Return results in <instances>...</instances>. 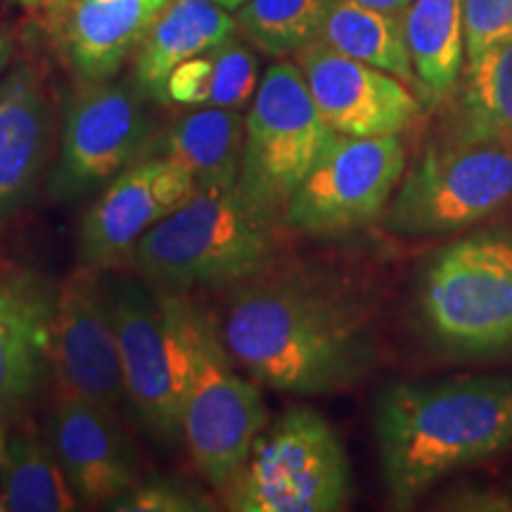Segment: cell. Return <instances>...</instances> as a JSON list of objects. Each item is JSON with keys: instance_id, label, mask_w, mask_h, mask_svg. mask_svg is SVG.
Instances as JSON below:
<instances>
[{"instance_id": "10", "label": "cell", "mask_w": 512, "mask_h": 512, "mask_svg": "<svg viewBox=\"0 0 512 512\" xmlns=\"http://www.w3.org/2000/svg\"><path fill=\"white\" fill-rule=\"evenodd\" d=\"M403 174L406 147L399 136L332 133L309 176L285 204V226L311 238L356 233L382 219Z\"/></svg>"}, {"instance_id": "5", "label": "cell", "mask_w": 512, "mask_h": 512, "mask_svg": "<svg viewBox=\"0 0 512 512\" xmlns=\"http://www.w3.org/2000/svg\"><path fill=\"white\" fill-rule=\"evenodd\" d=\"M418 302L427 332L451 356L512 354V235L484 230L439 249Z\"/></svg>"}, {"instance_id": "1", "label": "cell", "mask_w": 512, "mask_h": 512, "mask_svg": "<svg viewBox=\"0 0 512 512\" xmlns=\"http://www.w3.org/2000/svg\"><path fill=\"white\" fill-rule=\"evenodd\" d=\"M223 294L216 323L233 361L254 382L320 396L356 387L373 370L370 316L342 287L278 261Z\"/></svg>"}, {"instance_id": "31", "label": "cell", "mask_w": 512, "mask_h": 512, "mask_svg": "<svg viewBox=\"0 0 512 512\" xmlns=\"http://www.w3.org/2000/svg\"><path fill=\"white\" fill-rule=\"evenodd\" d=\"M216 5H221L223 10H240L247 0H214Z\"/></svg>"}, {"instance_id": "30", "label": "cell", "mask_w": 512, "mask_h": 512, "mask_svg": "<svg viewBox=\"0 0 512 512\" xmlns=\"http://www.w3.org/2000/svg\"><path fill=\"white\" fill-rule=\"evenodd\" d=\"M10 57H12V43L5 36H0V72L8 67Z\"/></svg>"}, {"instance_id": "32", "label": "cell", "mask_w": 512, "mask_h": 512, "mask_svg": "<svg viewBox=\"0 0 512 512\" xmlns=\"http://www.w3.org/2000/svg\"><path fill=\"white\" fill-rule=\"evenodd\" d=\"M12 3H19V5H24V8L38 10L43 5V0H12Z\"/></svg>"}, {"instance_id": "7", "label": "cell", "mask_w": 512, "mask_h": 512, "mask_svg": "<svg viewBox=\"0 0 512 512\" xmlns=\"http://www.w3.org/2000/svg\"><path fill=\"white\" fill-rule=\"evenodd\" d=\"M512 204V147L501 140H448L427 147L403 174L382 214L401 238H430L472 228Z\"/></svg>"}, {"instance_id": "11", "label": "cell", "mask_w": 512, "mask_h": 512, "mask_svg": "<svg viewBox=\"0 0 512 512\" xmlns=\"http://www.w3.org/2000/svg\"><path fill=\"white\" fill-rule=\"evenodd\" d=\"M152 131L136 81H83L64 107L50 195L57 202H79L91 195L145 157Z\"/></svg>"}, {"instance_id": "17", "label": "cell", "mask_w": 512, "mask_h": 512, "mask_svg": "<svg viewBox=\"0 0 512 512\" xmlns=\"http://www.w3.org/2000/svg\"><path fill=\"white\" fill-rule=\"evenodd\" d=\"M169 0H43V27L81 81H107L136 53Z\"/></svg>"}, {"instance_id": "14", "label": "cell", "mask_w": 512, "mask_h": 512, "mask_svg": "<svg viewBox=\"0 0 512 512\" xmlns=\"http://www.w3.org/2000/svg\"><path fill=\"white\" fill-rule=\"evenodd\" d=\"M320 117L335 133L354 138L399 136L418 117L420 102L408 83L337 53L325 43H311L297 53Z\"/></svg>"}, {"instance_id": "4", "label": "cell", "mask_w": 512, "mask_h": 512, "mask_svg": "<svg viewBox=\"0 0 512 512\" xmlns=\"http://www.w3.org/2000/svg\"><path fill=\"white\" fill-rule=\"evenodd\" d=\"M117 332L126 401L140 425L166 444L183 439L192 366V299L128 275L105 280Z\"/></svg>"}, {"instance_id": "20", "label": "cell", "mask_w": 512, "mask_h": 512, "mask_svg": "<svg viewBox=\"0 0 512 512\" xmlns=\"http://www.w3.org/2000/svg\"><path fill=\"white\" fill-rule=\"evenodd\" d=\"M157 147L162 157L188 171L195 190L235 188L245 150V117L240 110L195 107L169 126Z\"/></svg>"}, {"instance_id": "6", "label": "cell", "mask_w": 512, "mask_h": 512, "mask_svg": "<svg viewBox=\"0 0 512 512\" xmlns=\"http://www.w3.org/2000/svg\"><path fill=\"white\" fill-rule=\"evenodd\" d=\"M223 494L235 512L342 510L351 496L347 451L323 415L292 406L256 437Z\"/></svg>"}, {"instance_id": "15", "label": "cell", "mask_w": 512, "mask_h": 512, "mask_svg": "<svg viewBox=\"0 0 512 512\" xmlns=\"http://www.w3.org/2000/svg\"><path fill=\"white\" fill-rule=\"evenodd\" d=\"M46 439L81 503L107 508L140 482L136 451L114 408L62 394L48 418Z\"/></svg>"}, {"instance_id": "13", "label": "cell", "mask_w": 512, "mask_h": 512, "mask_svg": "<svg viewBox=\"0 0 512 512\" xmlns=\"http://www.w3.org/2000/svg\"><path fill=\"white\" fill-rule=\"evenodd\" d=\"M50 370L62 394L107 408L126 401L119 342L100 271L81 266L57 287Z\"/></svg>"}, {"instance_id": "19", "label": "cell", "mask_w": 512, "mask_h": 512, "mask_svg": "<svg viewBox=\"0 0 512 512\" xmlns=\"http://www.w3.org/2000/svg\"><path fill=\"white\" fill-rule=\"evenodd\" d=\"M235 22L214 0H169L140 43L133 81L145 98L166 102V81L178 64L233 36Z\"/></svg>"}, {"instance_id": "2", "label": "cell", "mask_w": 512, "mask_h": 512, "mask_svg": "<svg viewBox=\"0 0 512 512\" xmlns=\"http://www.w3.org/2000/svg\"><path fill=\"white\" fill-rule=\"evenodd\" d=\"M373 427L389 501L408 508L439 479L510 451L512 380L389 384Z\"/></svg>"}, {"instance_id": "22", "label": "cell", "mask_w": 512, "mask_h": 512, "mask_svg": "<svg viewBox=\"0 0 512 512\" xmlns=\"http://www.w3.org/2000/svg\"><path fill=\"white\" fill-rule=\"evenodd\" d=\"M448 140L512 138V38L467 60L451 114L444 126Z\"/></svg>"}, {"instance_id": "18", "label": "cell", "mask_w": 512, "mask_h": 512, "mask_svg": "<svg viewBox=\"0 0 512 512\" xmlns=\"http://www.w3.org/2000/svg\"><path fill=\"white\" fill-rule=\"evenodd\" d=\"M50 152V102L41 76L24 64L0 83V216L34 192Z\"/></svg>"}, {"instance_id": "29", "label": "cell", "mask_w": 512, "mask_h": 512, "mask_svg": "<svg viewBox=\"0 0 512 512\" xmlns=\"http://www.w3.org/2000/svg\"><path fill=\"white\" fill-rule=\"evenodd\" d=\"M356 3L368 5V8H375L382 12H392V15H406L413 0H356Z\"/></svg>"}, {"instance_id": "9", "label": "cell", "mask_w": 512, "mask_h": 512, "mask_svg": "<svg viewBox=\"0 0 512 512\" xmlns=\"http://www.w3.org/2000/svg\"><path fill=\"white\" fill-rule=\"evenodd\" d=\"M332 133L299 64H271L245 117L238 188L254 202L283 214Z\"/></svg>"}, {"instance_id": "25", "label": "cell", "mask_w": 512, "mask_h": 512, "mask_svg": "<svg viewBox=\"0 0 512 512\" xmlns=\"http://www.w3.org/2000/svg\"><path fill=\"white\" fill-rule=\"evenodd\" d=\"M0 496L5 510L12 512H67L76 510L79 501L48 439H41L29 425L5 434Z\"/></svg>"}, {"instance_id": "26", "label": "cell", "mask_w": 512, "mask_h": 512, "mask_svg": "<svg viewBox=\"0 0 512 512\" xmlns=\"http://www.w3.org/2000/svg\"><path fill=\"white\" fill-rule=\"evenodd\" d=\"M332 0H247L238 27L268 55H297L318 41Z\"/></svg>"}, {"instance_id": "3", "label": "cell", "mask_w": 512, "mask_h": 512, "mask_svg": "<svg viewBox=\"0 0 512 512\" xmlns=\"http://www.w3.org/2000/svg\"><path fill=\"white\" fill-rule=\"evenodd\" d=\"M285 228L280 211L238 185L195 190L140 238L131 264L162 292H228L278 264Z\"/></svg>"}, {"instance_id": "27", "label": "cell", "mask_w": 512, "mask_h": 512, "mask_svg": "<svg viewBox=\"0 0 512 512\" xmlns=\"http://www.w3.org/2000/svg\"><path fill=\"white\" fill-rule=\"evenodd\" d=\"M119 512H209L214 505L197 486L178 477H152L128 489L107 505Z\"/></svg>"}, {"instance_id": "23", "label": "cell", "mask_w": 512, "mask_h": 512, "mask_svg": "<svg viewBox=\"0 0 512 512\" xmlns=\"http://www.w3.org/2000/svg\"><path fill=\"white\" fill-rule=\"evenodd\" d=\"M318 41L403 83H415L406 15L368 8L356 0H332Z\"/></svg>"}, {"instance_id": "34", "label": "cell", "mask_w": 512, "mask_h": 512, "mask_svg": "<svg viewBox=\"0 0 512 512\" xmlns=\"http://www.w3.org/2000/svg\"><path fill=\"white\" fill-rule=\"evenodd\" d=\"M5 510V503H3V496H0V512Z\"/></svg>"}, {"instance_id": "16", "label": "cell", "mask_w": 512, "mask_h": 512, "mask_svg": "<svg viewBox=\"0 0 512 512\" xmlns=\"http://www.w3.org/2000/svg\"><path fill=\"white\" fill-rule=\"evenodd\" d=\"M57 290L0 261V425L27 411L50 370Z\"/></svg>"}, {"instance_id": "24", "label": "cell", "mask_w": 512, "mask_h": 512, "mask_svg": "<svg viewBox=\"0 0 512 512\" xmlns=\"http://www.w3.org/2000/svg\"><path fill=\"white\" fill-rule=\"evenodd\" d=\"M259 88V62L238 38L228 36L207 53L178 64L166 81V102L183 107L242 110Z\"/></svg>"}, {"instance_id": "33", "label": "cell", "mask_w": 512, "mask_h": 512, "mask_svg": "<svg viewBox=\"0 0 512 512\" xmlns=\"http://www.w3.org/2000/svg\"><path fill=\"white\" fill-rule=\"evenodd\" d=\"M3 444H5V430L3 425H0V453H3Z\"/></svg>"}, {"instance_id": "12", "label": "cell", "mask_w": 512, "mask_h": 512, "mask_svg": "<svg viewBox=\"0 0 512 512\" xmlns=\"http://www.w3.org/2000/svg\"><path fill=\"white\" fill-rule=\"evenodd\" d=\"M195 192V181L181 164L166 157H143L114 176L83 216L79 264L114 271L133 259L150 228L176 211Z\"/></svg>"}, {"instance_id": "28", "label": "cell", "mask_w": 512, "mask_h": 512, "mask_svg": "<svg viewBox=\"0 0 512 512\" xmlns=\"http://www.w3.org/2000/svg\"><path fill=\"white\" fill-rule=\"evenodd\" d=\"M512 38V0H465L467 60Z\"/></svg>"}, {"instance_id": "8", "label": "cell", "mask_w": 512, "mask_h": 512, "mask_svg": "<svg viewBox=\"0 0 512 512\" xmlns=\"http://www.w3.org/2000/svg\"><path fill=\"white\" fill-rule=\"evenodd\" d=\"M219 323L192 302V366L183 401V441L204 482L226 489L266 430L261 389L235 373Z\"/></svg>"}, {"instance_id": "21", "label": "cell", "mask_w": 512, "mask_h": 512, "mask_svg": "<svg viewBox=\"0 0 512 512\" xmlns=\"http://www.w3.org/2000/svg\"><path fill=\"white\" fill-rule=\"evenodd\" d=\"M406 38L422 98L432 105L451 98L467 62L465 0H413Z\"/></svg>"}, {"instance_id": "35", "label": "cell", "mask_w": 512, "mask_h": 512, "mask_svg": "<svg viewBox=\"0 0 512 512\" xmlns=\"http://www.w3.org/2000/svg\"><path fill=\"white\" fill-rule=\"evenodd\" d=\"M508 145H510V147H512V138H510V143H508Z\"/></svg>"}]
</instances>
